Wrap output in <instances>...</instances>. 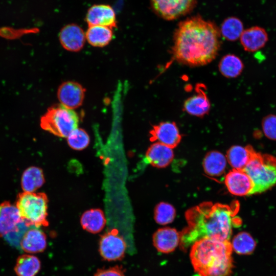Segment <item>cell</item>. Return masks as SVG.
Segmentation results:
<instances>
[{"label": "cell", "mask_w": 276, "mask_h": 276, "mask_svg": "<svg viewBox=\"0 0 276 276\" xmlns=\"http://www.w3.org/2000/svg\"><path fill=\"white\" fill-rule=\"evenodd\" d=\"M220 32L213 22L200 16L181 21L174 34L172 54L178 63L191 67L206 65L216 57Z\"/></svg>", "instance_id": "obj_1"}, {"label": "cell", "mask_w": 276, "mask_h": 276, "mask_svg": "<svg viewBox=\"0 0 276 276\" xmlns=\"http://www.w3.org/2000/svg\"><path fill=\"white\" fill-rule=\"evenodd\" d=\"M239 207L237 201L229 205L207 202L189 210L188 226L180 233L181 247L186 248L204 238L229 241L233 228L241 223L236 216Z\"/></svg>", "instance_id": "obj_2"}, {"label": "cell", "mask_w": 276, "mask_h": 276, "mask_svg": "<svg viewBox=\"0 0 276 276\" xmlns=\"http://www.w3.org/2000/svg\"><path fill=\"white\" fill-rule=\"evenodd\" d=\"M232 251L229 241L204 238L192 245L190 257L200 276H231Z\"/></svg>", "instance_id": "obj_3"}, {"label": "cell", "mask_w": 276, "mask_h": 276, "mask_svg": "<svg viewBox=\"0 0 276 276\" xmlns=\"http://www.w3.org/2000/svg\"><path fill=\"white\" fill-rule=\"evenodd\" d=\"M48 199L44 193L23 192L16 202L21 220L28 227L47 226Z\"/></svg>", "instance_id": "obj_4"}, {"label": "cell", "mask_w": 276, "mask_h": 276, "mask_svg": "<svg viewBox=\"0 0 276 276\" xmlns=\"http://www.w3.org/2000/svg\"><path fill=\"white\" fill-rule=\"evenodd\" d=\"M243 171L252 183L249 195L264 192L276 184V158L273 157L255 152Z\"/></svg>", "instance_id": "obj_5"}, {"label": "cell", "mask_w": 276, "mask_h": 276, "mask_svg": "<svg viewBox=\"0 0 276 276\" xmlns=\"http://www.w3.org/2000/svg\"><path fill=\"white\" fill-rule=\"evenodd\" d=\"M79 122L78 114L73 109L62 105L49 108L40 119V126L43 130L61 137H67Z\"/></svg>", "instance_id": "obj_6"}, {"label": "cell", "mask_w": 276, "mask_h": 276, "mask_svg": "<svg viewBox=\"0 0 276 276\" xmlns=\"http://www.w3.org/2000/svg\"><path fill=\"white\" fill-rule=\"evenodd\" d=\"M127 248L124 238L116 229L103 235L99 241V252L101 257L109 261L121 260Z\"/></svg>", "instance_id": "obj_7"}, {"label": "cell", "mask_w": 276, "mask_h": 276, "mask_svg": "<svg viewBox=\"0 0 276 276\" xmlns=\"http://www.w3.org/2000/svg\"><path fill=\"white\" fill-rule=\"evenodd\" d=\"M151 2L153 10L159 16L171 20L192 10L196 0H151Z\"/></svg>", "instance_id": "obj_8"}, {"label": "cell", "mask_w": 276, "mask_h": 276, "mask_svg": "<svg viewBox=\"0 0 276 276\" xmlns=\"http://www.w3.org/2000/svg\"><path fill=\"white\" fill-rule=\"evenodd\" d=\"M85 89L76 81L62 83L57 90V98L60 104L71 109L79 107L85 97Z\"/></svg>", "instance_id": "obj_9"}, {"label": "cell", "mask_w": 276, "mask_h": 276, "mask_svg": "<svg viewBox=\"0 0 276 276\" xmlns=\"http://www.w3.org/2000/svg\"><path fill=\"white\" fill-rule=\"evenodd\" d=\"M150 140L174 148L180 143L181 136L176 124L173 122H162L153 126L150 131Z\"/></svg>", "instance_id": "obj_10"}, {"label": "cell", "mask_w": 276, "mask_h": 276, "mask_svg": "<svg viewBox=\"0 0 276 276\" xmlns=\"http://www.w3.org/2000/svg\"><path fill=\"white\" fill-rule=\"evenodd\" d=\"M85 19L88 26H100L112 29L117 24L114 10L106 4L92 6L87 12Z\"/></svg>", "instance_id": "obj_11"}, {"label": "cell", "mask_w": 276, "mask_h": 276, "mask_svg": "<svg viewBox=\"0 0 276 276\" xmlns=\"http://www.w3.org/2000/svg\"><path fill=\"white\" fill-rule=\"evenodd\" d=\"M59 39L61 45L66 50L78 52L83 48L85 43V33L79 25L70 24L61 29Z\"/></svg>", "instance_id": "obj_12"}, {"label": "cell", "mask_w": 276, "mask_h": 276, "mask_svg": "<svg viewBox=\"0 0 276 276\" xmlns=\"http://www.w3.org/2000/svg\"><path fill=\"white\" fill-rule=\"evenodd\" d=\"M224 182L228 191L235 195H249L252 189V181L243 170L233 169L226 175Z\"/></svg>", "instance_id": "obj_13"}, {"label": "cell", "mask_w": 276, "mask_h": 276, "mask_svg": "<svg viewBox=\"0 0 276 276\" xmlns=\"http://www.w3.org/2000/svg\"><path fill=\"white\" fill-rule=\"evenodd\" d=\"M152 241L158 251L170 253L173 251L180 243V233L173 228H161L154 233Z\"/></svg>", "instance_id": "obj_14"}, {"label": "cell", "mask_w": 276, "mask_h": 276, "mask_svg": "<svg viewBox=\"0 0 276 276\" xmlns=\"http://www.w3.org/2000/svg\"><path fill=\"white\" fill-rule=\"evenodd\" d=\"M19 244L21 249L27 254L41 252L47 247V237L39 227H29L24 233Z\"/></svg>", "instance_id": "obj_15"}, {"label": "cell", "mask_w": 276, "mask_h": 276, "mask_svg": "<svg viewBox=\"0 0 276 276\" xmlns=\"http://www.w3.org/2000/svg\"><path fill=\"white\" fill-rule=\"evenodd\" d=\"M239 39L245 51L254 52L261 49L266 45L268 36L263 28L253 26L244 30Z\"/></svg>", "instance_id": "obj_16"}, {"label": "cell", "mask_w": 276, "mask_h": 276, "mask_svg": "<svg viewBox=\"0 0 276 276\" xmlns=\"http://www.w3.org/2000/svg\"><path fill=\"white\" fill-rule=\"evenodd\" d=\"M22 222L15 205L9 201L0 204V237L16 229Z\"/></svg>", "instance_id": "obj_17"}, {"label": "cell", "mask_w": 276, "mask_h": 276, "mask_svg": "<svg viewBox=\"0 0 276 276\" xmlns=\"http://www.w3.org/2000/svg\"><path fill=\"white\" fill-rule=\"evenodd\" d=\"M172 148L158 142L152 144L148 149L145 158L148 163L157 168H165L172 161Z\"/></svg>", "instance_id": "obj_18"}, {"label": "cell", "mask_w": 276, "mask_h": 276, "mask_svg": "<svg viewBox=\"0 0 276 276\" xmlns=\"http://www.w3.org/2000/svg\"><path fill=\"white\" fill-rule=\"evenodd\" d=\"M196 87L197 94L188 98L183 103V110L197 117H203L208 113L211 107L210 100L200 85Z\"/></svg>", "instance_id": "obj_19"}, {"label": "cell", "mask_w": 276, "mask_h": 276, "mask_svg": "<svg viewBox=\"0 0 276 276\" xmlns=\"http://www.w3.org/2000/svg\"><path fill=\"white\" fill-rule=\"evenodd\" d=\"M255 152L250 146H233L227 151L226 159L234 169L243 170Z\"/></svg>", "instance_id": "obj_20"}, {"label": "cell", "mask_w": 276, "mask_h": 276, "mask_svg": "<svg viewBox=\"0 0 276 276\" xmlns=\"http://www.w3.org/2000/svg\"><path fill=\"white\" fill-rule=\"evenodd\" d=\"M82 228L93 234L100 232L106 224V219L103 211L99 209H93L84 212L80 218Z\"/></svg>", "instance_id": "obj_21"}, {"label": "cell", "mask_w": 276, "mask_h": 276, "mask_svg": "<svg viewBox=\"0 0 276 276\" xmlns=\"http://www.w3.org/2000/svg\"><path fill=\"white\" fill-rule=\"evenodd\" d=\"M40 268L41 262L38 258L26 254L17 258L14 270L17 276H36Z\"/></svg>", "instance_id": "obj_22"}, {"label": "cell", "mask_w": 276, "mask_h": 276, "mask_svg": "<svg viewBox=\"0 0 276 276\" xmlns=\"http://www.w3.org/2000/svg\"><path fill=\"white\" fill-rule=\"evenodd\" d=\"M86 40L95 47L108 45L113 37L112 29L100 26H88L85 32Z\"/></svg>", "instance_id": "obj_23"}, {"label": "cell", "mask_w": 276, "mask_h": 276, "mask_svg": "<svg viewBox=\"0 0 276 276\" xmlns=\"http://www.w3.org/2000/svg\"><path fill=\"white\" fill-rule=\"evenodd\" d=\"M226 157L221 152L212 151L205 156L203 167L205 173L211 176H219L225 171Z\"/></svg>", "instance_id": "obj_24"}, {"label": "cell", "mask_w": 276, "mask_h": 276, "mask_svg": "<svg viewBox=\"0 0 276 276\" xmlns=\"http://www.w3.org/2000/svg\"><path fill=\"white\" fill-rule=\"evenodd\" d=\"M44 182L42 170L37 167L32 166L22 173L21 186L24 192H34L40 188Z\"/></svg>", "instance_id": "obj_25"}, {"label": "cell", "mask_w": 276, "mask_h": 276, "mask_svg": "<svg viewBox=\"0 0 276 276\" xmlns=\"http://www.w3.org/2000/svg\"><path fill=\"white\" fill-rule=\"evenodd\" d=\"M218 67L219 71L223 76L234 78L242 73L244 64L241 59L236 55L227 54L221 58Z\"/></svg>", "instance_id": "obj_26"}, {"label": "cell", "mask_w": 276, "mask_h": 276, "mask_svg": "<svg viewBox=\"0 0 276 276\" xmlns=\"http://www.w3.org/2000/svg\"><path fill=\"white\" fill-rule=\"evenodd\" d=\"M233 251L239 255H249L256 247V242L247 232H242L235 236L231 242Z\"/></svg>", "instance_id": "obj_27"}, {"label": "cell", "mask_w": 276, "mask_h": 276, "mask_svg": "<svg viewBox=\"0 0 276 276\" xmlns=\"http://www.w3.org/2000/svg\"><path fill=\"white\" fill-rule=\"evenodd\" d=\"M243 31L242 22L237 17H230L223 21L220 32L225 39L235 41L240 38Z\"/></svg>", "instance_id": "obj_28"}, {"label": "cell", "mask_w": 276, "mask_h": 276, "mask_svg": "<svg viewBox=\"0 0 276 276\" xmlns=\"http://www.w3.org/2000/svg\"><path fill=\"white\" fill-rule=\"evenodd\" d=\"M154 215L157 223L166 225L173 222L176 215V211L171 204L162 202L155 206Z\"/></svg>", "instance_id": "obj_29"}, {"label": "cell", "mask_w": 276, "mask_h": 276, "mask_svg": "<svg viewBox=\"0 0 276 276\" xmlns=\"http://www.w3.org/2000/svg\"><path fill=\"white\" fill-rule=\"evenodd\" d=\"M66 138L70 147L77 150L85 149L90 142L88 133L84 129L78 127L74 130Z\"/></svg>", "instance_id": "obj_30"}, {"label": "cell", "mask_w": 276, "mask_h": 276, "mask_svg": "<svg viewBox=\"0 0 276 276\" xmlns=\"http://www.w3.org/2000/svg\"><path fill=\"white\" fill-rule=\"evenodd\" d=\"M262 127L265 136L272 140H276V115L269 114L262 120Z\"/></svg>", "instance_id": "obj_31"}, {"label": "cell", "mask_w": 276, "mask_h": 276, "mask_svg": "<svg viewBox=\"0 0 276 276\" xmlns=\"http://www.w3.org/2000/svg\"><path fill=\"white\" fill-rule=\"evenodd\" d=\"M94 276H125L122 268L118 266L107 269H98Z\"/></svg>", "instance_id": "obj_32"}]
</instances>
